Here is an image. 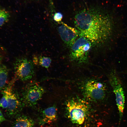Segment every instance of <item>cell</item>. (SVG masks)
I'll use <instances>...</instances> for the list:
<instances>
[{"label":"cell","mask_w":127,"mask_h":127,"mask_svg":"<svg viewBox=\"0 0 127 127\" xmlns=\"http://www.w3.org/2000/svg\"><path fill=\"white\" fill-rule=\"evenodd\" d=\"M34 64L32 61L25 57L17 59L14 64L15 72L17 77L23 81L32 79L35 73Z\"/></svg>","instance_id":"cell-6"},{"label":"cell","mask_w":127,"mask_h":127,"mask_svg":"<svg viewBox=\"0 0 127 127\" xmlns=\"http://www.w3.org/2000/svg\"><path fill=\"white\" fill-rule=\"evenodd\" d=\"M52 62L51 59L49 57L40 56L39 58V64L42 67L48 69Z\"/></svg>","instance_id":"cell-13"},{"label":"cell","mask_w":127,"mask_h":127,"mask_svg":"<svg viewBox=\"0 0 127 127\" xmlns=\"http://www.w3.org/2000/svg\"><path fill=\"white\" fill-rule=\"evenodd\" d=\"M2 93L6 96L8 101V105L6 109L7 115L12 117L17 115L24 107L21 98L11 87L5 88Z\"/></svg>","instance_id":"cell-8"},{"label":"cell","mask_w":127,"mask_h":127,"mask_svg":"<svg viewBox=\"0 0 127 127\" xmlns=\"http://www.w3.org/2000/svg\"><path fill=\"white\" fill-rule=\"evenodd\" d=\"M58 27V31L62 40L68 47L71 48L79 37V33L77 29L61 22Z\"/></svg>","instance_id":"cell-9"},{"label":"cell","mask_w":127,"mask_h":127,"mask_svg":"<svg viewBox=\"0 0 127 127\" xmlns=\"http://www.w3.org/2000/svg\"><path fill=\"white\" fill-rule=\"evenodd\" d=\"M74 22L79 36L86 37L92 44L103 45L113 39L115 28L114 20L98 7L90 6L79 11Z\"/></svg>","instance_id":"cell-1"},{"label":"cell","mask_w":127,"mask_h":127,"mask_svg":"<svg viewBox=\"0 0 127 127\" xmlns=\"http://www.w3.org/2000/svg\"><path fill=\"white\" fill-rule=\"evenodd\" d=\"M45 92L42 86L37 83H28L22 89L21 100L24 106L35 107Z\"/></svg>","instance_id":"cell-3"},{"label":"cell","mask_w":127,"mask_h":127,"mask_svg":"<svg viewBox=\"0 0 127 127\" xmlns=\"http://www.w3.org/2000/svg\"><path fill=\"white\" fill-rule=\"evenodd\" d=\"M10 17V14L8 12L0 9V27L8 21Z\"/></svg>","instance_id":"cell-14"},{"label":"cell","mask_w":127,"mask_h":127,"mask_svg":"<svg viewBox=\"0 0 127 127\" xmlns=\"http://www.w3.org/2000/svg\"><path fill=\"white\" fill-rule=\"evenodd\" d=\"M88 105L84 100L78 98H72L66 103V109L68 118L73 123L82 124L87 117Z\"/></svg>","instance_id":"cell-2"},{"label":"cell","mask_w":127,"mask_h":127,"mask_svg":"<svg viewBox=\"0 0 127 127\" xmlns=\"http://www.w3.org/2000/svg\"><path fill=\"white\" fill-rule=\"evenodd\" d=\"M0 99V107L3 108L7 109L8 105V102L7 98L4 95Z\"/></svg>","instance_id":"cell-15"},{"label":"cell","mask_w":127,"mask_h":127,"mask_svg":"<svg viewBox=\"0 0 127 127\" xmlns=\"http://www.w3.org/2000/svg\"><path fill=\"white\" fill-rule=\"evenodd\" d=\"M57 108L55 106L48 107L42 111L38 119V123L41 126L52 123L56 119Z\"/></svg>","instance_id":"cell-10"},{"label":"cell","mask_w":127,"mask_h":127,"mask_svg":"<svg viewBox=\"0 0 127 127\" xmlns=\"http://www.w3.org/2000/svg\"><path fill=\"white\" fill-rule=\"evenodd\" d=\"M3 59V57L2 55L0 54V63L2 61Z\"/></svg>","instance_id":"cell-19"},{"label":"cell","mask_w":127,"mask_h":127,"mask_svg":"<svg viewBox=\"0 0 127 127\" xmlns=\"http://www.w3.org/2000/svg\"><path fill=\"white\" fill-rule=\"evenodd\" d=\"M110 84L116 97V104L119 111V121L123 116L125 98L123 88L115 71L112 70L109 75Z\"/></svg>","instance_id":"cell-7"},{"label":"cell","mask_w":127,"mask_h":127,"mask_svg":"<svg viewBox=\"0 0 127 127\" xmlns=\"http://www.w3.org/2000/svg\"><path fill=\"white\" fill-rule=\"evenodd\" d=\"M6 119L3 116L2 113L0 110V124L5 121Z\"/></svg>","instance_id":"cell-17"},{"label":"cell","mask_w":127,"mask_h":127,"mask_svg":"<svg viewBox=\"0 0 127 127\" xmlns=\"http://www.w3.org/2000/svg\"><path fill=\"white\" fill-rule=\"evenodd\" d=\"M63 17V14L61 12H59L55 13L53 16L54 20L58 23L61 21Z\"/></svg>","instance_id":"cell-16"},{"label":"cell","mask_w":127,"mask_h":127,"mask_svg":"<svg viewBox=\"0 0 127 127\" xmlns=\"http://www.w3.org/2000/svg\"><path fill=\"white\" fill-rule=\"evenodd\" d=\"M92 44L86 37L79 36L71 48L70 57L72 61L79 63L87 60Z\"/></svg>","instance_id":"cell-4"},{"label":"cell","mask_w":127,"mask_h":127,"mask_svg":"<svg viewBox=\"0 0 127 127\" xmlns=\"http://www.w3.org/2000/svg\"><path fill=\"white\" fill-rule=\"evenodd\" d=\"M8 75V71L6 67L0 64V90L5 85Z\"/></svg>","instance_id":"cell-12"},{"label":"cell","mask_w":127,"mask_h":127,"mask_svg":"<svg viewBox=\"0 0 127 127\" xmlns=\"http://www.w3.org/2000/svg\"><path fill=\"white\" fill-rule=\"evenodd\" d=\"M35 122L31 118L24 115L17 116L11 127H34Z\"/></svg>","instance_id":"cell-11"},{"label":"cell","mask_w":127,"mask_h":127,"mask_svg":"<svg viewBox=\"0 0 127 127\" xmlns=\"http://www.w3.org/2000/svg\"><path fill=\"white\" fill-rule=\"evenodd\" d=\"M107 92L106 86L104 84L95 80L87 81L84 85L83 93L88 99L96 101L104 98Z\"/></svg>","instance_id":"cell-5"},{"label":"cell","mask_w":127,"mask_h":127,"mask_svg":"<svg viewBox=\"0 0 127 127\" xmlns=\"http://www.w3.org/2000/svg\"><path fill=\"white\" fill-rule=\"evenodd\" d=\"M32 61L34 64H37L39 63V59L36 56H35L33 58V60Z\"/></svg>","instance_id":"cell-18"}]
</instances>
